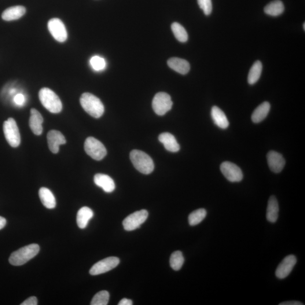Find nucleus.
<instances>
[{"mask_svg":"<svg viewBox=\"0 0 305 305\" xmlns=\"http://www.w3.org/2000/svg\"><path fill=\"white\" fill-rule=\"evenodd\" d=\"M90 64L95 71H99L104 70L106 67V62L104 58L100 56H95L91 58Z\"/></svg>","mask_w":305,"mask_h":305,"instance_id":"7c9ffc66","label":"nucleus"},{"mask_svg":"<svg viewBox=\"0 0 305 305\" xmlns=\"http://www.w3.org/2000/svg\"><path fill=\"white\" fill-rule=\"evenodd\" d=\"M271 105L269 102H264L257 107L252 115V120L255 123L261 122L270 112Z\"/></svg>","mask_w":305,"mask_h":305,"instance_id":"b1692460","label":"nucleus"},{"mask_svg":"<svg viewBox=\"0 0 305 305\" xmlns=\"http://www.w3.org/2000/svg\"><path fill=\"white\" fill-rule=\"evenodd\" d=\"M3 130L7 142L13 148H17L20 145L21 135L16 120L12 117L5 121L3 125Z\"/></svg>","mask_w":305,"mask_h":305,"instance_id":"423d86ee","label":"nucleus"},{"mask_svg":"<svg viewBox=\"0 0 305 305\" xmlns=\"http://www.w3.org/2000/svg\"><path fill=\"white\" fill-rule=\"evenodd\" d=\"M6 224V220L5 218L0 216V230H2Z\"/></svg>","mask_w":305,"mask_h":305,"instance_id":"e433bc0d","label":"nucleus"},{"mask_svg":"<svg viewBox=\"0 0 305 305\" xmlns=\"http://www.w3.org/2000/svg\"><path fill=\"white\" fill-rule=\"evenodd\" d=\"M80 102L83 109L95 118H99L104 115V106L100 99L94 95L84 93L81 95Z\"/></svg>","mask_w":305,"mask_h":305,"instance_id":"f257e3e1","label":"nucleus"},{"mask_svg":"<svg viewBox=\"0 0 305 305\" xmlns=\"http://www.w3.org/2000/svg\"><path fill=\"white\" fill-rule=\"evenodd\" d=\"M14 102L18 106H22L24 105L25 102L24 95L22 94H18L15 95Z\"/></svg>","mask_w":305,"mask_h":305,"instance_id":"473e14b6","label":"nucleus"},{"mask_svg":"<svg viewBox=\"0 0 305 305\" xmlns=\"http://www.w3.org/2000/svg\"><path fill=\"white\" fill-rule=\"evenodd\" d=\"M197 2L206 16H209L211 13L212 10L211 0H197Z\"/></svg>","mask_w":305,"mask_h":305,"instance_id":"2f4dec72","label":"nucleus"},{"mask_svg":"<svg viewBox=\"0 0 305 305\" xmlns=\"http://www.w3.org/2000/svg\"><path fill=\"white\" fill-rule=\"evenodd\" d=\"M47 141L49 148L51 152L57 154L61 145L66 144V139L61 132L51 130L47 135Z\"/></svg>","mask_w":305,"mask_h":305,"instance_id":"ddd939ff","label":"nucleus"},{"mask_svg":"<svg viewBox=\"0 0 305 305\" xmlns=\"http://www.w3.org/2000/svg\"><path fill=\"white\" fill-rule=\"evenodd\" d=\"M84 149L92 159L96 161H101L107 154V150L104 144L97 139L89 137L84 143Z\"/></svg>","mask_w":305,"mask_h":305,"instance_id":"39448f33","label":"nucleus"},{"mask_svg":"<svg viewBox=\"0 0 305 305\" xmlns=\"http://www.w3.org/2000/svg\"><path fill=\"white\" fill-rule=\"evenodd\" d=\"M40 247L36 244H29L18 249L11 255L9 263L13 266L23 265L38 254Z\"/></svg>","mask_w":305,"mask_h":305,"instance_id":"f03ea898","label":"nucleus"},{"mask_svg":"<svg viewBox=\"0 0 305 305\" xmlns=\"http://www.w3.org/2000/svg\"><path fill=\"white\" fill-rule=\"evenodd\" d=\"M297 263L296 257L294 255H289L285 257L279 264L275 275L279 279H284L289 276Z\"/></svg>","mask_w":305,"mask_h":305,"instance_id":"f8f14e48","label":"nucleus"},{"mask_svg":"<svg viewBox=\"0 0 305 305\" xmlns=\"http://www.w3.org/2000/svg\"><path fill=\"white\" fill-rule=\"evenodd\" d=\"M94 211L90 208L84 207L80 209L77 214V225L81 229H85L91 219L93 218Z\"/></svg>","mask_w":305,"mask_h":305,"instance_id":"4be33fe9","label":"nucleus"},{"mask_svg":"<svg viewBox=\"0 0 305 305\" xmlns=\"http://www.w3.org/2000/svg\"><path fill=\"white\" fill-rule=\"evenodd\" d=\"M207 211L205 209H199L191 212L188 216V222L191 226L198 225L205 218Z\"/></svg>","mask_w":305,"mask_h":305,"instance_id":"cd10ccee","label":"nucleus"},{"mask_svg":"<svg viewBox=\"0 0 305 305\" xmlns=\"http://www.w3.org/2000/svg\"><path fill=\"white\" fill-rule=\"evenodd\" d=\"M220 171L231 182H240L243 179V174L240 168L230 162H224L220 165Z\"/></svg>","mask_w":305,"mask_h":305,"instance_id":"9d476101","label":"nucleus"},{"mask_svg":"<svg viewBox=\"0 0 305 305\" xmlns=\"http://www.w3.org/2000/svg\"><path fill=\"white\" fill-rule=\"evenodd\" d=\"M284 11L283 3L280 0H275L267 5L264 9V12L269 16L277 17L280 16Z\"/></svg>","mask_w":305,"mask_h":305,"instance_id":"393cba45","label":"nucleus"},{"mask_svg":"<svg viewBox=\"0 0 305 305\" xmlns=\"http://www.w3.org/2000/svg\"><path fill=\"white\" fill-rule=\"evenodd\" d=\"M110 295L108 291H102L95 294L93 300L91 305H106L108 304Z\"/></svg>","mask_w":305,"mask_h":305,"instance_id":"c756f323","label":"nucleus"},{"mask_svg":"<svg viewBox=\"0 0 305 305\" xmlns=\"http://www.w3.org/2000/svg\"><path fill=\"white\" fill-rule=\"evenodd\" d=\"M148 217V212L146 210L134 212L123 220L124 229L127 231L137 230L146 221Z\"/></svg>","mask_w":305,"mask_h":305,"instance_id":"6e6552de","label":"nucleus"},{"mask_svg":"<svg viewBox=\"0 0 305 305\" xmlns=\"http://www.w3.org/2000/svg\"><path fill=\"white\" fill-rule=\"evenodd\" d=\"M130 156L132 164L141 173L148 175L153 171V161L151 157L145 152L139 150H133L130 153Z\"/></svg>","mask_w":305,"mask_h":305,"instance_id":"7ed1b4c3","label":"nucleus"},{"mask_svg":"<svg viewBox=\"0 0 305 305\" xmlns=\"http://www.w3.org/2000/svg\"><path fill=\"white\" fill-rule=\"evenodd\" d=\"M120 260L116 257H110L95 263L90 270L93 276L107 273L116 268L119 264Z\"/></svg>","mask_w":305,"mask_h":305,"instance_id":"1a4fd4ad","label":"nucleus"},{"mask_svg":"<svg viewBox=\"0 0 305 305\" xmlns=\"http://www.w3.org/2000/svg\"><path fill=\"white\" fill-rule=\"evenodd\" d=\"M25 8L23 6H15L9 7L2 14V18L6 21L20 19L25 13Z\"/></svg>","mask_w":305,"mask_h":305,"instance_id":"aec40b11","label":"nucleus"},{"mask_svg":"<svg viewBox=\"0 0 305 305\" xmlns=\"http://www.w3.org/2000/svg\"><path fill=\"white\" fill-rule=\"evenodd\" d=\"M279 207L277 198L271 196L268 201L266 218L269 222L274 223L277 221Z\"/></svg>","mask_w":305,"mask_h":305,"instance_id":"412c9836","label":"nucleus"},{"mask_svg":"<svg viewBox=\"0 0 305 305\" xmlns=\"http://www.w3.org/2000/svg\"><path fill=\"white\" fill-rule=\"evenodd\" d=\"M167 65L171 69L182 75H186L188 73L190 69L188 61L177 57L169 59Z\"/></svg>","mask_w":305,"mask_h":305,"instance_id":"f3484780","label":"nucleus"},{"mask_svg":"<svg viewBox=\"0 0 305 305\" xmlns=\"http://www.w3.org/2000/svg\"><path fill=\"white\" fill-rule=\"evenodd\" d=\"M132 301L131 300L127 299H123L120 301L118 305H132Z\"/></svg>","mask_w":305,"mask_h":305,"instance_id":"c9c22d12","label":"nucleus"},{"mask_svg":"<svg viewBox=\"0 0 305 305\" xmlns=\"http://www.w3.org/2000/svg\"><path fill=\"white\" fill-rule=\"evenodd\" d=\"M39 195L43 205L46 208L51 209L56 207V198L49 189L42 187L39 190Z\"/></svg>","mask_w":305,"mask_h":305,"instance_id":"5701e85b","label":"nucleus"},{"mask_svg":"<svg viewBox=\"0 0 305 305\" xmlns=\"http://www.w3.org/2000/svg\"><path fill=\"white\" fill-rule=\"evenodd\" d=\"M211 116L216 126L224 130L226 129L229 126V120L225 113L218 106H213L211 109Z\"/></svg>","mask_w":305,"mask_h":305,"instance_id":"6ab92c4d","label":"nucleus"},{"mask_svg":"<svg viewBox=\"0 0 305 305\" xmlns=\"http://www.w3.org/2000/svg\"><path fill=\"white\" fill-rule=\"evenodd\" d=\"M159 140L164 144L165 149L169 152L175 153L180 150V145L174 136L168 132L160 134Z\"/></svg>","mask_w":305,"mask_h":305,"instance_id":"a211bd4d","label":"nucleus"},{"mask_svg":"<svg viewBox=\"0 0 305 305\" xmlns=\"http://www.w3.org/2000/svg\"><path fill=\"white\" fill-rule=\"evenodd\" d=\"M303 303L299 302V301H286V302H283L279 304V305H303Z\"/></svg>","mask_w":305,"mask_h":305,"instance_id":"f704fd0d","label":"nucleus"},{"mask_svg":"<svg viewBox=\"0 0 305 305\" xmlns=\"http://www.w3.org/2000/svg\"><path fill=\"white\" fill-rule=\"evenodd\" d=\"M262 69L263 66L261 62L257 61L255 62L250 70L248 76V82L249 84L253 85L258 82L260 75H261Z\"/></svg>","mask_w":305,"mask_h":305,"instance_id":"a878e982","label":"nucleus"},{"mask_svg":"<svg viewBox=\"0 0 305 305\" xmlns=\"http://www.w3.org/2000/svg\"><path fill=\"white\" fill-rule=\"evenodd\" d=\"M39 97L42 105L51 113H60L62 104L60 98L52 90L43 88L39 91Z\"/></svg>","mask_w":305,"mask_h":305,"instance_id":"20e7f679","label":"nucleus"},{"mask_svg":"<svg viewBox=\"0 0 305 305\" xmlns=\"http://www.w3.org/2000/svg\"><path fill=\"white\" fill-rule=\"evenodd\" d=\"M173 103L170 95L166 93H159L154 96L152 101V107L157 115L163 116L172 108Z\"/></svg>","mask_w":305,"mask_h":305,"instance_id":"0eeeda50","label":"nucleus"},{"mask_svg":"<svg viewBox=\"0 0 305 305\" xmlns=\"http://www.w3.org/2000/svg\"><path fill=\"white\" fill-rule=\"evenodd\" d=\"M267 159L270 170L275 173H279L284 168L285 161L281 154L271 150L268 153Z\"/></svg>","mask_w":305,"mask_h":305,"instance_id":"4468645a","label":"nucleus"},{"mask_svg":"<svg viewBox=\"0 0 305 305\" xmlns=\"http://www.w3.org/2000/svg\"><path fill=\"white\" fill-rule=\"evenodd\" d=\"M172 32L179 42L186 43L188 39V33L181 24L174 22L171 25Z\"/></svg>","mask_w":305,"mask_h":305,"instance_id":"bb28decb","label":"nucleus"},{"mask_svg":"<svg viewBox=\"0 0 305 305\" xmlns=\"http://www.w3.org/2000/svg\"><path fill=\"white\" fill-rule=\"evenodd\" d=\"M47 27L55 40L64 43L68 39V32L63 22L58 18L51 19L47 23Z\"/></svg>","mask_w":305,"mask_h":305,"instance_id":"9b49d317","label":"nucleus"},{"mask_svg":"<svg viewBox=\"0 0 305 305\" xmlns=\"http://www.w3.org/2000/svg\"><path fill=\"white\" fill-rule=\"evenodd\" d=\"M38 304V301L36 297L32 296L25 300L21 305H37Z\"/></svg>","mask_w":305,"mask_h":305,"instance_id":"72a5a7b5","label":"nucleus"},{"mask_svg":"<svg viewBox=\"0 0 305 305\" xmlns=\"http://www.w3.org/2000/svg\"><path fill=\"white\" fill-rule=\"evenodd\" d=\"M94 182L95 185L101 187L106 193H112L116 188L115 182L107 175L103 174L95 175Z\"/></svg>","mask_w":305,"mask_h":305,"instance_id":"2eb2a0df","label":"nucleus"},{"mask_svg":"<svg viewBox=\"0 0 305 305\" xmlns=\"http://www.w3.org/2000/svg\"><path fill=\"white\" fill-rule=\"evenodd\" d=\"M185 258L181 251H176L172 253L170 257V264L172 269L175 271H179L182 269Z\"/></svg>","mask_w":305,"mask_h":305,"instance_id":"c85d7f7f","label":"nucleus"},{"mask_svg":"<svg viewBox=\"0 0 305 305\" xmlns=\"http://www.w3.org/2000/svg\"><path fill=\"white\" fill-rule=\"evenodd\" d=\"M43 122L44 119L41 114L36 109H32L29 125L33 133L36 135H42L43 130L42 126Z\"/></svg>","mask_w":305,"mask_h":305,"instance_id":"dca6fc26","label":"nucleus"},{"mask_svg":"<svg viewBox=\"0 0 305 305\" xmlns=\"http://www.w3.org/2000/svg\"><path fill=\"white\" fill-rule=\"evenodd\" d=\"M304 31H305V23H304Z\"/></svg>","mask_w":305,"mask_h":305,"instance_id":"4c0bfd02","label":"nucleus"}]
</instances>
